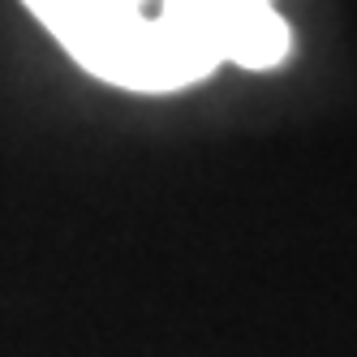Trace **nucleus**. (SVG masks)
<instances>
[{
    "label": "nucleus",
    "instance_id": "nucleus-2",
    "mask_svg": "<svg viewBox=\"0 0 357 357\" xmlns=\"http://www.w3.org/2000/svg\"><path fill=\"white\" fill-rule=\"evenodd\" d=\"M215 17V43L220 56L250 65V69H267L284 56L289 31L267 5H211Z\"/></svg>",
    "mask_w": 357,
    "mask_h": 357
},
{
    "label": "nucleus",
    "instance_id": "nucleus-1",
    "mask_svg": "<svg viewBox=\"0 0 357 357\" xmlns=\"http://www.w3.org/2000/svg\"><path fill=\"white\" fill-rule=\"evenodd\" d=\"M91 73L121 86H181L220 61L211 5H164L146 17L138 5H35Z\"/></svg>",
    "mask_w": 357,
    "mask_h": 357
}]
</instances>
